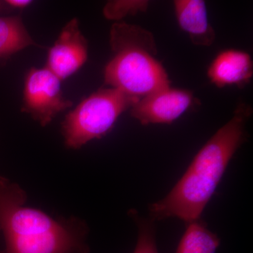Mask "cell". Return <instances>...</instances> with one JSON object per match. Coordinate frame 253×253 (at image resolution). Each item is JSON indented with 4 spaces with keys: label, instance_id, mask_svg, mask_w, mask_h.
Instances as JSON below:
<instances>
[{
    "label": "cell",
    "instance_id": "obj_11",
    "mask_svg": "<svg viewBox=\"0 0 253 253\" xmlns=\"http://www.w3.org/2000/svg\"><path fill=\"white\" fill-rule=\"evenodd\" d=\"M29 46H38L21 16L0 17V59L9 57Z\"/></svg>",
    "mask_w": 253,
    "mask_h": 253
},
{
    "label": "cell",
    "instance_id": "obj_5",
    "mask_svg": "<svg viewBox=\"0 0 253 253\" xmlns=\"http://www.w3.org/2000/svg\"><path fill=\"white\" fill-rule=\"evenodd\" d=\"M61 82L45 67L32 68L25 80L21 111L42 126H48L59 113L73 105L63 96Z\"/></svg>",
    "mask_w": 253,
    "mask_h": 253
},
{
    "label": "cell",
    "instance_id": "obj_7",
    "mask_svg": "<svg viewBox=\"0 0 253 253\" xmlns=\"http://www.w3.org/2000/svg\"><path fill=\"white\" fill-rule=\"evenodd\" d=\"M88 42L74 18L61 30L54 45L48 51L45 68L61 81L77 72L86 63Z\"/></svg>",
    "mask_w": 253,
    "mask_h": 253
},
{
    "label": "cell",
    "instance_id": "obj_1",
    "mask_svg": "<svg viewBox=\"0 0 253 253\" xmlns=\"http://www.w3.org/2000/svg\"><path fill=\"white\" fill-rule=\"evenodd\" d=\"M251 113L249 105H238L230 121L200 149L175 186L163 199L151 205V220L178 218L186 224L200 219L233 156L246 141Z\"/></svg>",
    "mask_w": 253,
    "mask_h": 253
},
{
    "label": "cell",
    "instance_id": "obj_6",
    "mask_svg": "<svg viewBox=\"0 0 253 253\" xmlns=\"http://www.w3.org/2000/svg\"><path fill=\"white\" fill-rule=\"evenodd\" d=\"M193 103L191 91L168 86L138 100L131 106V116L143 126L171 124Z\"/></svg>",
    "mask_w": 253,
    "mask_h": 253
},
{
    "label": "cell",
    "instance_id": "obj_9",
    "mask_svg": "<svg viewBox=\"0 0 253 253\" xmlns=\"http://www.w3.org/2000/svg\"><path fill=\"white\" fill-rule=\"evenodd\" d=\"M174 11L178 23L196 45L209 46L215 33L208 22L207 9L202 0H176Z\"/></svg>",
    "mask_w": 253,
    "mask_h": 253
},
{
    "label": "cell",
    "instance_id": "obj_10",
    "mask_svg": "<svg viewBox=\"0 0 253 253\" xmlns=\"http://www.w3.org/2000/svg\"><path fill=\"white\" fill-rule=\"evenodd\" d=\"M219 245L220 239L217 234L199 219L186 223L175 253H216Z\"/></svg>",
    "mask_w": 253,
    "mask_h": 253
},
{
    "label": "cell",
    "instance_id": "obj_14",
    "mask_svg": "<svg viewBox=\"0 0 253 253\" xmlns=\"http://www.w3.org/2000/svg\"><path fill=\"white\" fill-rule=\"evenodd\" d=\"M5 2L9 7L24 9L32 4L33 1H30V0H6Z\"/></svg>",
    "mask_w": 253,
    "mask_h": 253
},
{
    "label": "cell",
    "instance_id": "obj_8",
    "mask_svg": "<svg viewBox=\"0 0 253 253\" xmlns=\"http://www.w3.org/2000/svg\"><path fill=\"white\" fill-rule=\"evenodd\" d=\"M253 61L244 51L227 49L221 51L208 68V76L218 87L236 84L243 86L253 76Z\"/></svg>",
    "mask_w": 253,
    "mask_h": 253
},
{
    "label": "cell",
    "instance_id": "obj_13",
    "mask_svg": "<svg viewBox=\"0 0 253 253\" xmlns=\"http://www.w3.org/2000/svg\"><path fill=\"white\" fill-rule=\"evenodd\" d=\"M148 6L149 1L143 0L110 1L105 5L103 13L107 19L121 21L128 15L146 11Z\"/></svg>",
    "mask_w": 253,
    "mask_h": 253
},
{
    "label": "cell",
    "instance_id": "obj_4",
    "mask_svg": "<svg viewBox=\"0 0 253 253\" xmlns=\"http://www.w3.org/2000/svg\"><path fill=\"white\" fill-rule=\"evenodd\" d=\"M139 99L115 88H104L83 99L61 123L65 146L79 149L106 135L118 118Z\"/></svg>",
    "mask_w": 253,
    "mask_h": 253
},
{
    "label": "cell",
    "instance_id": "obj_3",
    "mask_svg": "<svg viewBox=\"0 0 253 253\" xmlns=\"http://www.w3.org/2000/svg\"><path fill=\"white\" fill-rule=\"evenodd\" d=\"M113 53L104 69L105 84L141 99L169 86L167 73L147 46L110 34Z\"/></svg>",
    "mask_w": 253,
    "mask_h": 253
},
{
    "label": "cell",
    "instance_id": "obj_2",
    "mask_svg": "<svg viewBox=\"0 0 253 253\" xmlns=\"http://www.w3.org/2000/svg\"><path fill=\"white\" fill-rule=\"evenodd\" d=\"M26 191L0 176V253H89V228L77 217H53L25 206Z\"/></svg>",
    "mask_w": 253,
    "mask_h": 253
},
{
    "label": "cell",
    "instance_id": "obj_12",
    "mask_svg": "<svg viewBox=\"0 0 253 253\" xmlns=\"http://www.w3.org/2000/svg\"><path fill=\"white\" fill-rule=\"evenodd\" d=\"M129 214L138 227L137 242L133 253H158L155 221L141 217L134 210H131Z\"/></svg>",
    "mask_w": 253,
    "mask_h": 253
},
{
    "label": "cell",
    "instance_id": "obj_15",
    "mask_svg": "<svg viewBox=\"0 0 253 253\" xmlns=\"http://www.w3.org/2000/svg\"><path fill=\"white\" fill-rule=\"evenodd\" d=\"M6 6H7V4H6L5 1H0V11L5 9V8H6Z\"/></svg>",
    "mask_w": 253,
    "mask_h": 253
}]
</instances>
